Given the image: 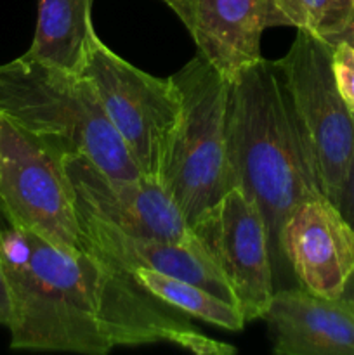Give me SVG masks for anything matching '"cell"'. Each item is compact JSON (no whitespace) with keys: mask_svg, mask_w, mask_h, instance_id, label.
<instances>
[{"mask_svg":"<svg viewBox=\"0 0 354 355\" xmlns=\"http://www.w3.org/2000/svg\"><path fill=\"white\" fill-rule=\"evenodd\" d=\"M9 220H7L6 214H3V208H2V203H0V232L3 231V229L9 227Z\"/></svg>","mask_w":354,"mask_h":355,"instance_id":"22","label":"cell"},{"mask_svg":"<svg viewBox=\"0 0 354 355\" xmlns=\"http://www.w3.org/2000/svg\"><path fill=\"white\" fill-rule=\"evenodd\" d=\"M354 14V0H269L267 28L294 26L321 37L339 33Z\"/></svg>","mask_w":354,"mask_h":355,"instance_id":"16","label":"cell"},{"mask_svg":"<svg viewBox=\"0 0 354 355\" xmlns=\"http://www.w3.org/2000/svg\"><path fill=\"white\" fill-rule=\"evenodd\" d=\"M0 113L61 158L82 155L108 175H142L83 73L26 55L0 64Z\"/></svg>","mask_w":354,"mask_h":355,"instance_id":"3","label":"cell"},{"mask_svg":"<svg viewBox=\"0 0 354 355\" xmlns=\"http://www.w3.org/2000/svg\"><path fill=\"white\" fill-rule=\"evenodd\" d=\"M226 137L231 189H242L260 210L278 266L285 220L297 205L323 191L276 62L262 58L233 76Z\"/></svg>","mask_w":354,"mask_h":355,"instance_id":"2","label":"cell"},{"mask_svg":"<svg viewBox=\"0 0 354 355\" xmlns=\"http://www.w3.org/2000/svg\"><path fill=\"white\" fill-rule=\"evenodd\" d=\"M76 207L128 234L170 243L194 238L183 211L160 179L113 177L82 155L65 158Z\"/></svg>","mask_w":354,"mask_h":355,"instance_id":"9","label":"cell"},{"mask_svg":"<svg viewBox=\"0 0 354 355\" xmlns=\"http://www.w3.org/2000/svg\"><path fill=\"white\" fill-rule=\"evenodd\" d=\"M0 203L14 227L61 248L82 250L76 194L65 158L2 113Z\"/></svg>","mask_w":354,"mask_h":355,"instance_id":"7","label":"cell"},{"mask_svg":"<svg viewBox=\"0 0 354 355\" xmlns=\"http://www.w3.org/2000/svg\"><path fill=\"white\" fill-rule=\"evenodd\" d=\"M183 21L198 54L228 80L262 59L269 0H163Z\"/></svg>","mask_w":354,"mask_h":355,"instance_id":"12","label":"cell"},{"mask_svg":"<svg viewBox=\"0 0 354 355\" xmlns=\"http://www.w3.org/2000/svg\"><path fill=\"white\" fill-rule=\"evenodd\" d=\"M83 75L141 173L162 180L180 121V92L172 76L158 78L115 54L97 33Z\"/></svg>","mask_w":354,"mask_h":355,"instance_id":"6","label":"cell"},{"mask_svg":"<svg viewBox=\"0 0 354 355\" xmlns=\"http://www.w3.org/2000/svg\"><path fill=\"white\" fill-rule=\"evenodd\" d=\"M326 42H328L330 45H335V44H339V42H344V44L351 45V47L354 49V14H353V17L349 19V23H347L346 26L339 31V33H335V35H332L330 38H326Z\"/></svg>","mask_w":354,"mask_h":355,"instance_id":"20","label":"cell"},{"mask_svg":"<svg viewBox=\"0 0 354 355\" xmlns=\"http://www.w3.org/2000/svg\"><path fill=\"white\" fill-rule=\"evenodd\" d=\"M280 253L301 286L337 298L354 272V229L319 194L288 215L280 232Z\"/></svg>","mask_w":354,"mask_h":355,"instance_id":"10","label":"cell"},{"mask_svg":"<svg viewBox=\"0 0 354 355\" xmlns=\"http://www.w3.org/2000/svg\"><path fill=\"white\" fill-rule=\"evenodd\" d=\"M78 224L80 248L83 252L92 253L104 262L120 267L127 272H134L135 269H148L177 279L189 281L217 295L222 300L238 305L221 270L196 238L187 243L141 238V236L128 234L80 208Z\"/></svg>","mask_w":354,"mask_h":355,"instance_id":"11","label":"cell"},{"mask_svg":"<svg viewBox=\"0 0 354 355\" xmlns=\"http://www.w3.org/2000/svg\"><path fill=\"white\" fill-rule=\"evenodd\" d=\"M332 45L297 30L276 66L323 194L337 205L354 153V116L337 89Z\"/></svg>","mask_w":354,"mask_h":355,"instance_id":"5","label":"cell"},{"mask_svg":"<svg viewBox=\"0 0 354 355\" xmlns=\"http://www.w3.org/2000/svg\"><path fill=\"white\" fill-rule=\"evenodd\" d=\"M340 297L349 298V300L354 302V272L351 274V277L347 279L346 288H344V291H342V295H340Z\"/></svg>","mask_w":354,"mask_h":355,"instance_id":"21","label":"cell"},{"mask_svg":"<svg viewBox=\"0 0 354 355\" xmlns=\"http://www.w3.org/2000/svg\"><path fill=\"white\" fill-rule=\"evenodd\" d=\"M353 116H354V111H353ZM335 207L339 208L340 215L346 218L347 224L354 229V153H353V158H351L349 170H347L346 180H344L342 191H340L339 201H337Z\"/></svg>","mask_w":354,"mask_h":355,"instance_id":"18","label":"cell"},{"mask_svg":"<svg viewBox=\"0 0 354 355\" xmlns=\"http://www.w3.org/2000/svg\"><path fill=\"white\" fill-rule=\"evenodd\" d=\"M332 47V68L337 89L349 110L354 111V49L344 42Z\"/></svg>","mask_w":354,"mask_h":355,"instance_id":"17","label":"cell"},{"mask_svg":"<svg viewBox=\"0 0 354 355\" xmlns=\"http://www.w3.org/2000/svg\"><path fill=\"white\" fill-rule=\"evenodd\" d=\"M0 262L10 295V349L106 355L118 347L169 343L198 355L236 349L198 331L134 274L9 225Z\"/></svg>","mask_w":354,"mask_h":355,"instance_id":"1","label":"cell"},{"mask_svg":"<svg viewBox=\"0 0 354 355\" xmlns=\"http://www.w3.org/2000/svg\"><path fill=\"white\" fill-rule=\"evenodd\" d=\"M92 0H37L33 42L23 55L47 66L82 73L96 35Z\"/></svg>","mask_w":354,"mask_h":355,"instance_id":"14","label":"cell"},{"mask_svg":"<svg viewBox=\"0 0 354 355\" xmlns=\"http://www.w3.org/2000/svg\"><path fill=\"white\" fill-rule=\"evenodd\" d=\"M191 231L221 270L245 321L262 319L276 290L266 222L257 205L233 187Z\"/></svg>","mask_w":354,"mask_h":355,"instance_id":"8","label":"cell"},{"mask_svg":"<svg viewBox=\"0 0 354 355\" xmlns=\"http://www.w3.org/2000/svg\"><path fill=\"white\" fill-rule=\"evenodd\" d=\"M9 319H10V295H9V286H7L6 272H3L2 262H0V324L7 328Z\"/></svg>","mask_w":354,"mask_h":355,"instance_id":"19","label":"cell"},{"mask_svg":"<svg viewBox=\"0 0 354 355\" xmlns=\"http://www.w3.org/2000/svg\"><path fill=\"white\" fill-rule=\"evenodd\" d=\"M132 274L149 293L183 314L228 331H242L245 328L246 321L238 305L222 300L198 284L148 269H135Z\"/></svg>","mask_w":354,"mask_h":355,"instance_id":"15","label":"cell"},{"mask_svg":"<svg viewBox=\"0 0 354 355\" xmlns=\"http://www.w3.org/2000/svg\"><path fill=\"white\" fill-rule=\"evenodd\" d=\"M172 78L183 110L162 182L191 227L231 189L226 137L231 80L200 54Z\"/></svg>","mask_w":354,"mask_h":355,"instance_id":"4","label":"cell"},{"mask_svg":"<svg viewBox=\"0 0 354 355\" xmlns=\"http://www.w3.org/2000/svg\"><path fill=\"white\" fill-rule=\"evenodd\" d=\"M264 321L278 355H354V302L304 286L276 290Z\"/></svg>","mask_w":354,"mask_h":355,"instance_id":"13","label":"cell"}]
</instances>
